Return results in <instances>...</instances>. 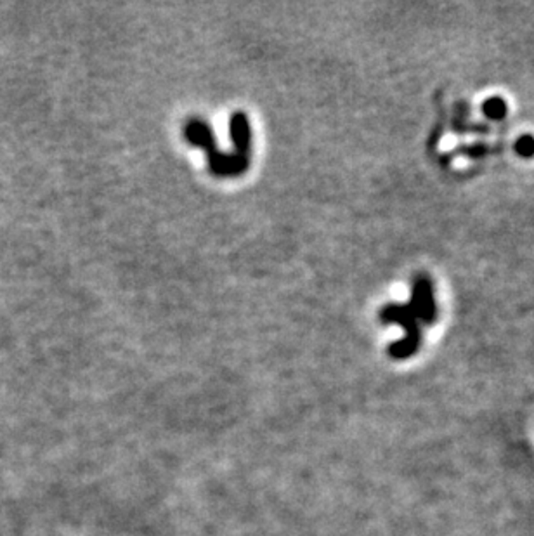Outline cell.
<instances>
[{"label": "cell", "mask_w": 534, "mask_h": 536, "mask_svg": "<svg viewBox=\"0 0 534 536\" xmlns=\"http://www.w3.org/2000/svg\"><path fill=\"white\" fill-rule=\"evenodd\" d=\"M380 319L382 323H396L404 330V337L400 341L388 345V356L394 360H408L422 344V332H420V323L410 304H387L380 309Z\"/></svg>", "instance_id": "7a4b0ae2"}, {"label": "cell", "mask_w": 534, "mask_h": 536, "mask_svg": "<svg viewBox=\"0 0 534 536\" xmlns=\"http://www.w3.org/2000/svg\"><path fill=\"white\" fill-rule=\"evenodd\" d=\"M482 112L489 120H501L506 115V102L501 97H489L482 104Z\"/></svg>", "instance_id": "277c9868"}, {"label": "cell", "mask_w": 534, "mask_h": 536, "mask_svg": "<svg viewBox=\"0 0 534 536\" xmlns=\"http://www.w3.org/2000/svg\"><path fill=\"white\" fill-rule=\"evenodd\" d=\"M516 151L519 153L521 156H529L534 155V137L533 136H522L521 139H517L516 143Z\"/></svg>", "instance_id": "5b68a950"}, {"label": "cell", "mask_w": 534, "mask_h": 536, "mask_svg": "<svg viewBox=\"0 0 534 536\" xmlns=\"http://www.w3.org/2000/svg\"><path fill=\"white\" fill-rule=\"evenodd\" d=\"M411 309L420 321L425 325H432L437 319V306H435L434 289L427 276H416L413 282V291H411Z\"/></svg>", "instance_id": "3957f363"}, {"label": "cell", "mask_w": 534, "mask_h": 536, "mask_svg": "<svg viewBox=\"0 0 534 536\" xmlns=\"http://www.w3.org/2000/svg\"><path fill=\"white\" fill-rule=\"evenodd\" d=\"M231 139L234 143L233 153L219 151L214 131L202 118H190L184 125V137L190 144L205 149L208 168L217 177H236L245 174L250 165L252 151V129L243 112H236L229 122Z\"/></svg>", "instance_id": "6da1fadb"}]
</instances>
